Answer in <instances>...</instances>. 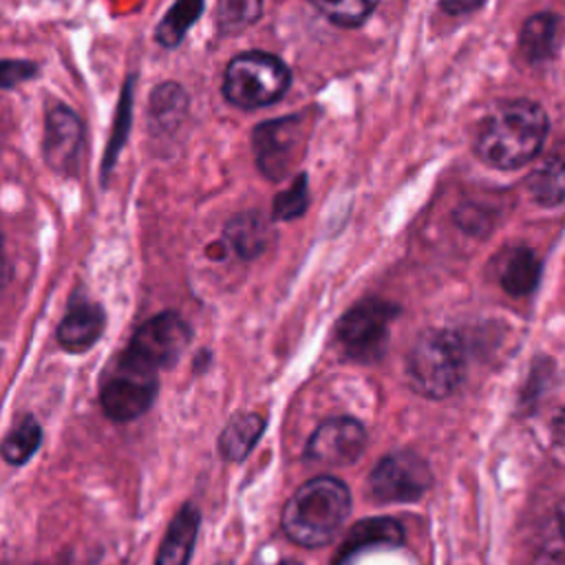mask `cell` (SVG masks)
I'll use <instances>...</instances> for the list:
<instances>
[{"label": "cell", "instance_id": "5bb4252c", "mask_svg": "<svg viewBox=\"0 0 565 565\" xmlns=\"http://www.w3.org/2000/svg\"><path fill=\"white\" fill-rule=\"evenodd\" d=\"M199 527L201 510L192 501L183 503L163 534L154 565H188L199 536Z\"/></svg>", "mask_w": 565, "mask_h": 565}, {"label": "cell", "instance_id": "83f0119b", "mask_svg": "<svg viewBox=\"0 0 565 565\" xmlns=\"http://www.w3.org/2000/svg\"><path fill=\"white\" fill-rule=\"evenodd\" d=\"M38 75V64L29 60H4L2 62V88L9 90L15 84L26 82L29 77Z\"/></svg>", "mask_w": 565, "mask_h": 565}, {"label": "cell", "instance_id": "ba28073f", "mask_svg": "<svg viewBox=\"0 0 565 565\" xmlns=\"http://www.w3.org/2000/svg\"><path fill=\"white\" fill-rule=\"evenodd\" d=\"M433 483V472L424 457L413 450L384 455L369 475L371 497L380 503L419 501Z\"/></svg>", "mask_w": 565, "mask_h": 565}, {"label": "cell", "instance_id": "836d02e7", "mask_svg": "<svg viewBox=\"0 0 565 565\" xmlns=\"http://www.w3.org/2000/svg\"><path fill=\"white\" fill-rule=\"evenodd\" d=\"M280 565H302V563H298V561H285V563H280Z\"/></svg>", "mask_w": 565, "mask_h": 565}, {"label": "cell", "instance_id": "9c48e42d", "mask_svg": "<svg viewBox=\"0 0 565 565\" xmlns=\"http://www.w3.org/2000/svg\"><path fill=\"white\" fill-rule=\"evenodd\" d=\"M159 391V380L154 373L128 364L117 358L115 366L108 371L99 388V404L108 419L132 422L143 415Z\"/></svg>", "mask_w": 565, "mask_h": 565}, {"label": "cell", "instance_id": "f546056e", "mask_svg": "<svg viewBox=\"0 0 565 565\" xmlns=\"http://www.w3.org/2000/svg\"><path fill=\"white\" fill-rule=\"evenodd\" d=\"M210 362H212V353H210L207 349H201V351L196 353V358L192 360V369H194L196 373H203V371L210 366Z\"/></svg>", "mask_w": 565, "mask_h": 565}, {"label": "cell", "instance_id": "4fadbf2b", "mask_svg": "<svg viewBox=\"0 0 565 565\" xmlns=\"http://www.w3.org/2000/svg\"><path fill=\"white\" fill-rule=\"evenodd\" d=\"M404 543L402 525L391 516H371L358 521L344 536L331 565H351L355 556L375 547H399Z\"/></svg>", "mask_w": 565, "mask_h": 565}, {"label": "cell", "instance_id": "8992f818", "mask_svg": "<svg viewBox=\"0 0 565 565\" xmlns=\"http://www.w3.org/2000/svg\"><path fill=\"white\" fill-rule=\"evenodd\" d=\"M190 335V324L179 313L161 311L135 329L119 358L150 373L170 369L181 360Z\"/></svg>", "mask_w": 565, "mask_h": 565}, {"label": "cell", "instance_id": "603a6c76", "mask_svg": "<svg viewBox=\"0 0 565 565\" xmlns=\"http://www.w3.org/2000/svg\"><path fill=\"white\" fill-rule=\"evenodd\" d=\"M130 113H132V75L126 79L119 104H117V113H115V124H113V132L108 139V146L104 150V161H102V177L106 179V174L113 170L119 150L126 143L128 130H130Z\"/></svg>", "mask_w": 565, "mask_h": 565}, {"label": "cell", "instance_id": "9a60e30c", "mask_svg": "<svg viewBox=\"0 0 565 565\" xmlns=\"http://www.w3.org/2000/svg\"><path fill=\"white\" fill-rule=\"evenodd\" d=\"M274 232L269 221L258 210H247L234 214L223 230V241L243 260L260 256L271 243Z\"/></svg>", "mask_w": 565, "mask_h": 565}, {"label": "cell", "instance_id": "ac0fdd59", "mask_svg": "<svg viewBox=\"0 0 565 565\" xmlns=\"http://www.w3.org/2000/svg\"><path fill=\"white\" fill-rule=\"evenodd\" d=\"M527 190L541 205H556L565 201V141H561L530 174Z\"/></svg>", "mask_w": 565, "mask_h": 565}, {"label": "cell", "instance_id": "52a82bcc", "mask_svg": "<svg viewBox=\"0 0 565 565\" xmlns=\"http://www.w3.org/2000/svg\"><path fill=\"white\" fill-rule=\"evenodd\" d=\"M307 128L300 115L260 121L252 132V150L258 170L269 181L287 179L305 154Z\"/></svg>", "mask_w": 565, "mask_h": 565}, {"label": "cell", "instance_id": "30bf717a", "mask_svg": "<svg viewBox=\"0 0 565 565\" xmlns=\"http://www.w3.org/2000/svg\"><path fill=\"white\" fill-rule=\"evenodd\" d=\"M366 448V430L355 417L324 419L307 439L305 459L322 466L353 463Z\"/></svg>", "mask_w": 565, "mask_h": 565}, {"label": "cell", "instance_id": "cb8c5ba5", "mask_svg": "<svg viewBox=\"0 0 565 565\" xmlns=\"http://www.w3.org/2000/svg\"><path fill=\"white\" fill-rule=\"evenodd\" d=\"M263 13L258 0H223L216 4V26L225 35H234L252 26Z\"/></svg>", "mask_w": 565, "mask_h": 565}, {"label": "cell", "instance_id": "7a4b0ae2", "mask_svg": "<svg viewBox=\"0 0 565 565\" xmlns=\"http://www.w3.org/2000/svg\"><path fill=\"white\" fill-rule=\"evenodd\" d=\"M351 512V492L338 477L305 481L285 503L280 523L287 539L302 547L329 545Z\"/></svg>", "mask_w": 565, "mask_h": 565}, {"label": "cell", "instance_id": "2e32d148", "mask_svg": "<svg viewBox=\"0 0 565 565\" xmlns=\"http://www.w3.org/2000/svg\"><path fill=\"white\" fill-rule=\"evenodd\" d=\"M188 115V93L177 82H163L152 88L148 99V121L152 135L174 132Z\"/></svg>", "mask_w": 565, "mask_h": 565}, {"label": "cell", "instance_id": "ffe728a7", "mask_svg": "<svg viewBox=\"0 0 565 565\" xmlns=\"http://www.w3.org/2000/svg\"><path fill=\"white\" fill-rule=\"evenodd\" d=\"M558 20L552 13H536L525 20L519 33V49L527 62H543L552 55Z\"/></svg>", "mask_w": 565, "mask_h": 565}, {"label": "cell", "instance_id": "7c38bea8", "mask_svg": "<svg viewBox=\"0 0 565 565\" xmlns=\"http://www.w3.org/2000/svg\"><path fill=\"white\" fill-rule=\"evenodd\" d=\"M104 327L106 313L97 302L73 298L57 324V342L68 353H82L102 338Z\"/></svg>", "mask_w": 565, "mask_h": 565}, {"label": "cell", "instance_id": "8fae6325", "mask_svg": "<svg viewBox=\"0 0 565 565\" xmlns=\"http://www.w3.org/2000/svg\"><path fill=\"white\" fill-rule=\"evenodd\" d=\"M84 143V124L82 119L64 104H55L46 110L44 119V137H42V152L46 166L68 177L75 172L79 150Z\"/></svg>", "mask_w": 565, "mask_h": 565}, {"label": "cell", "instance_id": "3957f363", "mask_svg": "<svg viewBox=\"0 0 565 565\" xmlns=\"http://www.w3.org/2000/svg\"><path fill=\"white\" fill-rule=\"evenodd\" d=\"M466 373L461 338L448 329L422 331L406 355L408 386L428 399H444L457 391Z\"/></svg>", "mask_w": 565, "mask_h": 565}, {"label": "cell", "instance_id": "e0dca14e", "mask_svg": "<svg viewBox=\"0 0 565 565\" xmlns=\"http://www.w3.org/2000/svg\"><path fill=\"white\" fill-rule=\"evenodd\" d=\"M265 430V417L254 411L236 413L218 435V452L227 461H243Z\"/></svg>", "mask_w": 565, "mask_h": 565}, {"label": "cell", "instance_id": "f1b7e54d", "mask_svg": "<svg viewBox=\"0 0 565 565\" xmlns=\"http://www.w3.org/2000/svg\"><path fill=\"white\" fill-rule=\"evenodd\" d=\"M479 7H481V2H444V4H439V9L450 13V15L470 13V11H477Z\"/></svg>", "mask_w": 565, "mask_h": 565}, {"label": "cell", "instance_id": "44dd1931", "mask_svg": "<svg viewBox=\"0 0 565 565\" xmlns=\"http://www.w3.org/2000/svg\"><path fill=\"white\" fill-rule=\"evenodd\" d=\"M205 4L203 2H194V0H183V2H177L172 4L161 22L157 24V31H154V38L159 44H163L166 49H174L183 42L185 33L190 31V26L199 20V15L203 13Z\"/></svg>", "mask_w": 565, "mask_h": 565}, {"label": "cell", "instance_id": "277c9868", "mask_svg": "<svg viewBox=\"0 0 565 565\" xmlns=\"http://www.w3.org/2000/svg\"><path fill=\"white\" fill-rule=\"evenodd\" d=\"M291 82L287 64L265 51L236 55L223 73V97L238 108H260L278 102Z\"/></svg>", "mask_w": 565, "mask_h": 565}, {"label": "cell", "instance_id": "6da1fadb", "mask_svg": "<svg viewBox=\"0 0 565 565\" xmlns=\"http://www.w3.org/2000/svg\"><path fill=\"white\" fill-rule=\"evenodd\" d=\"M547 137V115L530 99L494 106L479 124L477 157L497 170H514L536 157Z\"/></svg>", "mask_w": 565, "mask_h": 565}, {"label": "cell", "instance_id": "4316f807", "mask_svg": "<svg viewBox=\"0 0 565 565\" xmlns=\"http://www.w3.org/2000/svg\"><path fill=\"white\" fill-rule=\"evenodd\" d=\"M455 223H457L466 234H472V236H481V234H486L488 227H490L488 212H486L481 205H475V203H466V205L457 207V212H455Z\"/></svg>", "mask_w": 565, "mask_h": 565}, {"label": "cell", "instance_id": "d4e9b609", "mask_svg": "<svg viewBox=\"0 0 565 565\" xmlns=\"http://www.w3.org/2000/svg\"><path fill=\"white\" fill-rule=\"evenodd\" d=\"M309 205V181L307 174L300 172L294 181L280 190L271 203V218L276 221H294L305 214Z\"/></svg>", "mask_w": 565, "mask_h": 565}, {"label": "cell", "instance_id": "484cf974", "mask_svg": "<svg viewBox=\"0 0 565 565\" xmlns=\"http://www.w3.org/2000/svg\"><path fill=\"white\" fill-rule=\"evenodd\" d=\"M313 7L335 26L353 29L366 22V18L375 11L373 2L360 0H344V2H313Z\"/></svg>", "mask_w": 565, "mask_h": 565}, {"label": "cell", "instance_id": "d6986e66", "mask_svg": "<svg viewBox=\"0 0 565 565\" xmlns=\"http://www.w3.org/2000/svg\"><path fill=\"white\" fill-rule=\"evenodd\" d=\"M541 276V263L527 247H514L503 254L499 265V282L510 296L530 294Z\"/></svg>", "mask_w": 565, "mask_h": 565}, {"label": "cell", "instance_id": "5b68a950", "mask_svg": "<svg viewBox=\"0 0 565 565\" xmlns=\"http://www.w3.org/2000/svg\"><path fill=\"white\" fill-rule=\"evenodd\" d=\"M397 313L399 307L382 298H364L347 309L335 324V340L344 355L364 364L380 360Z\"/></svg>", "mask_w": 565, "mask_h": 565}, {"label": "cell", "instance_id": "4dcf8cb0", "mask_svg": "<svg viewBox=\"0 0 565 565\" xmlns=\"http://www.w3.org/2000/svg\"><path fill=\"white\" fill-rule=\"evenodd\" d=\"M554 444L565 450V415L554 419Z\"/></svg>", "mask_w": 565, "mask_h": 565}, {"label": "cell", "instance_id": "d6a6232c", "mask_svg": "<svg viewBox=\"0 0 565 565\" xmlns=\"http://www.w3.org/2000/svg\"><path fill=\"white\" fill-rule=\"evenodd\" d=\"M558 527H561L563 539H565V503H563V505H561V510H558Z\"/></svg>", "mask_w": 565, "mask_h": 565}, {"label": "cell", "instance_id": "7402d4cb", "mask_svg": "<svg viewBox=\"0 0 565 565\" xmlns=\"http://www.w3.org/2000/svg\"><path fill=\"white\" fill-rule=\"evenodd\" d=\"M42 444V428L33 415H24L15 426L7 433L2 441V457L11 466L26 463L33 452Z\"/></svg>", "mask_w": 565, "mask_h": 565}, {"label": "cell", "instance_id": "1f68e13d", "mask_svg": "<svg viewBox=\"0 0 565 565\" xmlns=\"http://www.w3.org/2000/svg\"><path fill=\"white\" fill-rule=\"evenodd\" d=\"M230 252V247H227V243L225 241H221V243H212V245H207V249H205V254L210 256V258H225V254Z\"/></svg>", "mask_w": 565, "mask_h": 565}]
</instances>
